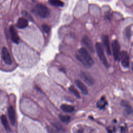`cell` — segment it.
<instances>
[{
	"mask_svg": "<svg viewBox=\"0 0 133 133\" xmlns=\"http://www.w3.org/2000/svg\"><path fill=\"white\" fill-rule=\"evenodd\" d=\"M81 76L86 84L89 85H92L94 84V81L91 76L85 72L82 71L81 72Z\"/></svg>",
	"mask_w": 133,
	"mask_h": 133,
	"instance_id": "cell-8",
	"label": "cell"
},
{
	"mask_svg": "<svg viewBox=\"0 0 133 133\" xmlns=\"http://www.w3.org/2000/svg\"><path fill=\"white\" fill-rule=\"evenodd\" d=\"M42 29L43 30V31L46 33H48L50 31V30H51V28L48 26V25L46 24H43L42 26Z\"/></svg>",
	"mask_w": 133,
	"mask_h": 133,
	"instance_id": "cell-21",
	"label": "cell"
},
{
	"mask_svg": "<svg viewBox=\"0 0 133 133\" xmlns=\"http://www.w3.org/2000/svg\"><path fill=\"white\" fill-rule=\"evenodd\" d=\"M112 48L114 59L116 61L120 60L121 52H120V45L118 41L115 40L113 41L112 43Z\"/></svg>",
	"mask_w": 133,
	"mask_h": 133,
	"instance_id": "cell-4",
	"label": "cell"
},
{
	"mask_svg": "<svg viewBox=\"0 0 133 133\" xmlns=\"http://www.w3.org/2000/svg\"><path fill=\"white\" fill-rule=\"evenodd\" d=\"M82 41L83 43L85 44V45L86 46V48H88V51H89L90 52H94L93 45L92 42H91L90 38L88 37H87V36H84L83 38Z\"/></svg>",
	"mask_w": 133,
	"mask_h": 133,
	"instance_id": "cell-10",
	"label": "cell"
},
{
	"mask_svg": "<svg viewBox=\"0 0 133 133\" xmlns=\"http://www.w3.org/2000/svg\"><path fill=\"white\" fill-rule=\"evenodd\" d=\"M69 90L76 97V98H79V99H80L81 98V96H80V94L79 93V91L77 90L73 86H70V87H69Z\"/></svg>",
	"mask_w": 133,
	"mask_h": 133,
	"instance_id": "cell-20",
	"label": "cell"
},
{
	"mask_svg": "<svg viewBox=\"0 0 133 133\" xmlns=\"http://www.w3.org/2000/svg\"><path fill=\"white\" fill-rule=\"evenodd\" d=\"M75 83H76L77 87L81 90L82 93L84 94V95H87L88 93L87 88L86 86L81 81H80L79 80H75Z\"/></svg>",
	"mask_w": 133,
	"mask_h": 133,
	"instance_id": "cell-11",
	"label": "cell"
},
{
	"mask_svg": "<svg viewBox=\"0 0 133 133\" xmlns=\"http://www.w3.org/2000/svg\"><path fill=\"white\" fill-rule=\"evenodd\" d=\"M47 131L49 133H58L56 128L55 127H52L51 126L47 127Z\"/></svg>",
	"mask_w": 133,
	"mask_h": 133,
	"instance_id": "cell-22",
	"label": "cell"
},
{
	"mask_svg": "<svg viewBox=\"0 0 133 133\" xmlns=\"http://www.w3.org/2000/svg\"></svg>",
	"mask_w": 133,
	"mask_h": 133,
	"instance_id": "cell-27",
	"label": "cell"
},
{
	"mask_svg": "<svg viewBox=\"0 0 133 133\" xmlns=\"http://www.w3.org/2000/svg\"><path fill=\"white\" fill-rule=\"evenodd\" d=\"M49 3L53 6L58 7H62L64 6L63 2L60 0H49Z\"/></svg>",
	"mask_w": 133,
	"mask_h": 133,
	"instance_id": "cell-18",
	"label": "cell"
},
{
	"mask_svg": "<svg viewBox=\"0 0 133 133\" xmlns=\"http://www.w3.org/2000/svg\"><path fill=\"white\" fill-rule=\"evenodd\" d=\"M1 120L3 125L4 127V128L6 129L7 131L10 129V127L9 123H8V121L6 116L4 115H2L1 117Z\"/></svg>",
	"mask_w": 133,
	"mask_h": 133,
	"instance_id": "cell-17",
	"label": "cell"
},
{
	"mask_svg": "<svg viewBox=\"0 0 133 133\" xmlns=\"http://www.w3.org/2000/svg\"><path fill=\"white\" fill-rule=\"evenodd\" d=\"M125 33H126V37L128 38V39H130V38H131L132 36V33H131V28H130L129 27H128L127 28H126Z\"/></svg>",
	"mask_w": 133,
	"mask_h": 133,
	"instance_id": "cell-23",
	"label": "cell"
},
{
	"mask_svg": "<svg viewBox=\"0 0 133 133\" xmlns=\"http://www.w3.org/2000/svg\"><path fill=\"white\" fill-rule=\"evenodd\" d=\"M60 108L63 112L66 113H71L74 110V107L73 106L66 104H62L60 106Z\"/></svg>",
	"mask_w": 133,
	"mask_h": 133,
	"instance_id": "cell-15",
	"label": "cell"
},
{
	"mask_svg": "<svg viewBox=\"0 0 133 133\" xmlns=\"http://www.w3.org/2000/svg\"><path fill=\"white\" fill-rule=\"evenodd\" d=\"M59 118L60 121L62 122L63 123H68L69 122H70L71 120V117L69 115H62V114H59Z\"/></svg>",
	"mask_w": 133,
	"mask_h": 133,
	"instance_id": "cell-19",
	"label": "cell"
},
{
	"mask_svg": "<svg viewBox=\"0 0 133 133\" xmlns=\"http://www.w3.org/2000/svg\"><path fill=\"white\" fill-rule=\"evenodd\" d=\"M28 25V21L25 18H20L17 21L16 26L19 29H24Z\"/></svg>",
	"mask_w": 133,
	"mask_h": 133,
	"instance_id": "cell-12",
	"label": "cell"
},
{
	"mask_svg": "<svg viewBox=\"0 0 133 133\" xmlns=\"http://www.w3.org/2000/svg\"><path fill=\"white\" fill-rule=\"evenodd\" d=\"M95 48L97 53V55H98L100 59L101 60L102 62L103 63V64L106 66V67H108L109 65H108L107 58L105 56L104 49L102 48V47L101 46V44L99 43H97L95 45Z\"/></svg>",
	"mask_w": 133,
	"mask_h": 133,
	"instance_id": "cell-3",
	"label": "cell"
},
{
	"mask_svg": "<svg viewBox=\"0 0 133 133\" xmlns=\"http://www.w3.org/2000/svg\"><path fill=\"white\" fill-rule=\"evenodd\" d=\"M107 104V102L104 97H102L97 102V107L99 109H102L105 108Z\"/></svg>",
	"mask_w": 133,
	"mask_h": 133,
	"instance_id": "cell-16",
	"label": "cell"
},
{
	"mask_svg": "<svg viewBox=\"0 0 133 133\" xmlns=\"http://www.w3.org/2000/svg\"><path fill=\"white\" fill-rule=\"evenodd\" d=\"M32 12L41 17V18H45L49 15V10L45 5L42 4H38L36 5L33 8Z\"/></svg>",
	"mask_w": 133,
	"mask_h": 133,
	"instance_id": "cell-2",
	"label": "cell"
},
{
	"mask_svg": "<svg viewBox=\"0 0 133 133\" xmlns=\"http://www.w3.org/2000/svg\"><path fill=\"white\" fill-rule=\"evenodd\" d=\"M121 133H125L126 132V127H121Z\"/></svg>",
	"mask_w": 133,
	"mask_h": 133,
	"instance_id": "cell-25",
	"label": "cell"
},
{
	"mask_svg": "<svg viewBox=\"0 0 133 133\" xmlns=\"http://www.w3.org/2000/svg\"><path fill=\"white\" fill-rule=\"evenodd\" d=\"M83 133V129L81 128L77 132V133Z\"/></svg>",
	"mask_w": 133,
	"mask_h": 133,
	"instance_id": "cell-26",
	"label": "cell"
},
{
	"mask_svg": "<svg viewBox=\"0 0 133 133\" xmlns=\"http://www.w3.org/2000/svg\"><path fill=\"white\" fill-rule=\"evenodd\" d=\"M10 37L13 42L16 44H18L19 42V38L18 35L17 33L16 32L15 29L13 26H11L10 28Z\"/></svg>",
	"mask_w": 133,
	"mask_h": 133,
	"instance_id": "cell-9",
	"label": "cell"
},
{
	"mask_svg": "<svg viewBox=\"0 0 133 133\" xmlns=\"http://www.w3.org/2000/svg\"><path fill=\"white\" fill-rule=\"evenodd\" d=\"M120 60H121L122 65L124 68H128L129 66V57L127 52L123 51L121 52Z\"/></svg>",
	"mask_w": 133,
	"mask_h": 133,
	"instance_id": "cell-5",
	"label": "cell"
},
{
	"mask_svg": "<svg viewBox=\"0 0 133 133\" xmlns=\"http://www.w3.org/2000/svg\"><path fill=\"white\" fill-rule=\"evenodd\" d=\"M121 105L124 108L125 111L128 114H131L133 112V109L132 107L126 101H125V100L122 101Z\"/></svg>",
	"mask_w": 133,
	"mask_h": 133,
	"instance_id": "cell-13",
	"label": "cell"
},
{
	"mask_svg": "<svg viewBox=\"0 0 133 133\" xmlns=\"http://www.w3.org/2000/svg\"><path fill=\"white\" fill-rule=\"evenodd\" d=\"M2 56L4 62L7 65H11L12 63V60L11 59L10 55L8 49L4 47L2 49Z\"/></svg>",
	"mask_w": 133,
	"mask_h": 133,
	"instance_id": "cell-6",
	"label": "cell"
},
{
	"mask_svg": "<svg viewBox=\"0 0 133 133\" xmlns=\"http://www.w3.org/2000/svg\"><path fill=\"white\" fill-rule=\"evenodd\" d=\"M103 41L105 48H106V51L108 55H111V52L110 46V42L109 40V38L107 35H104L103 37Z\"/></svg>",
	"mask_w": 133,
	"mask_h": 133,
	"instance_id": "cell-14",
	"label": "cell"
},
{
	"mask_svg": "<svg viewBox=\"0 0 133 133\" xmlns=\"http://www.w3.org/2000/svg\"><path fill=\"white\" fill-rule=\"evenodd\" d=\"M8 114L11 124L14 125L16 122V116L15 110L12 106H10L8 108Z\"/></svg>",
	"mask_w": 133,
	"mask_h": 133,
	"instance_id": "cell-7",
	"label": "cell"
},
{
	"mask_svg": "<svg viewBox=\"0 0 133 133\" xmlns=\"http://www.w3.org/2000/svg\"><path fill=\"white\" fill-rule=\"evenodd\" d=\"M24 13V16L25 17V18L26 19H30V20H32V17L30 15V14H29L27 12H25V11H24V12H23Z\"/></svg>",
	"mask_w": 133,
	"mask_h": 133,
	"instance_id": "cell-24",
	"label": "cell"
},
{
	"mask_svg": "<svg viewBox=\"0 0 133 133\" xmlns=\"http://www.w3.org/2000/svg\"><path fill=\"white\" fill-rule=\"evenodd\" d=\"M79 55H76V58L86 67H90L94 64L93 58L85 48H80L79 50Z\"/></svg>",
	"mask_w": 133,
	"mask_h": 133,
	"instance_id": "cell-1",
	"label": "cell"
}]
</instances>
